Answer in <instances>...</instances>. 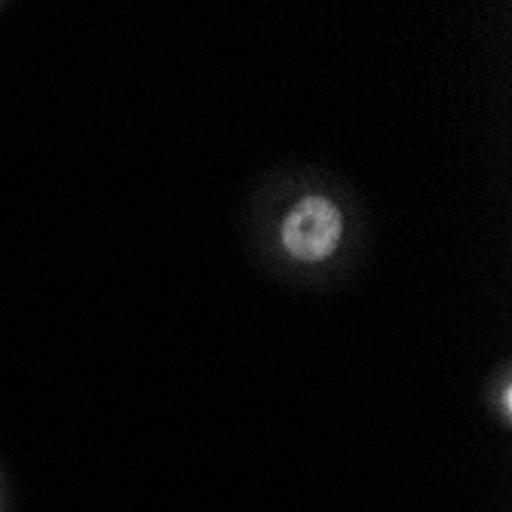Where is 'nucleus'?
<instances>
[{"mask_svg":"<svg viewBox=\"0 0 512 512\" xmlns=\"http://www.w3.org/2000/svg\"><path fill=\"white\" fill-rule=\"evenodd\" d=\"M344 237V215L341 209L325 197H304L292 206L283 218L279 240L283 249L304 264H319L329 258Z\"/></svg>","mask_w":512,"mask_h":512,"instance_id":"obj_1","label":"nucleus"}]
</instances>
